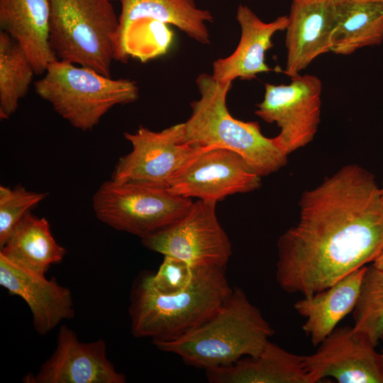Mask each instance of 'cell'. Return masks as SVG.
I'll return each instance as SVG.
<instances>
[{"mask_svg":"<svg viewBox=\"0 0 383 383\" xmlns=\"http://www.w3.org/2000/svg\"><path fill=\"white\" fill-rule=\"evenodd\" d=\"M299 218L277 241L276 279L309 296L373 262L383 250V200L374 174L348 164L303 192Z\"/></svg>","mask_w":383,"mask_h":383,"instance_id":"6da1fadb","label":"cell"},{"mask_svg":"<svg viewBox=\"0 0 383 383\" xmlns=\"http://www.w3.org/2000/svg\"><path fill=\"white\" fill-rule=\"evenodd\" d=\"M189 284L182 291L162 294L152 285V272H140L130 294L128 313L132 334L152 343L175 339L209 318L233 289L225 268L193 267Z\"/></svg>","mask_w":383,"mask_h":383,"instance_id":"7a4b0ae2","label":"cell"},{"mask_svg":"<svg viewBox=\"0 0 383 383\" xmlns=\"http://www.w3.org/2000/svg\"><path fill=\"white\" fill-rule=\"evenodd\" d=\"M274 334L260 309L240 288H234L216 311L197 327L173 340L154 342L205 370L228 366L243 357H257Z\"/></svg>","mask_w":383,"mask_h":383,"instance_id":"3957f363","label":"cell"},{"mask_svg":"<svg viewBox=\"0 0 383 383\" xmlns=\"http://www.w3.org/2000/svg\"><path fill=\"white\" fill-rule=\"evenodd\" d=\"M199 98L191 104L192 113L183 124L184 140L195 147L223 148L240 155L261 177L287 162V155L275 137L265 136L258 122L243 121L229 112L226 97L232 83H221L202 73L196 80Z\"/></svg>","mask_w":383,"mask_h":383,"instance_id":"277c9868","label":"cell"},{"mask_svg":"<svg viewBox=\"0 0 383 383\" xmlns=\"http://www.w3.org/2000/svg\"><path fill=\"white\" fill-rule=\"evenodd\" d=\"M36 94L74 128L93 129L113 106L136 101L135 82L115 79L84 66L55 60L34 84Z\"/></svg>","mask_w":383,"mask_h":383,"instance_id":"5b68a950","label":"cell"},{"mask_svg":"<svg viewBox=\"0 0 383 383\" xmlns=\"http://www.w3.org/2000/svg\"><path fill=\"white\" fill-rule=\"evenodd\" d=\"M50 43L58 60L111 77L118 28L111 0H49Z\"/></svg>","mask_w":383,"mask_h":383,"instance_id":"8992f818","label":"cell"},{"mask_svg":"<svg viewBox=\"0 0 383 383\" xmlns=\"http://www.w3.org/2000/svg\"><path fill=\"white\" fill-rule=\"evenodd\" d=\"M193 203L168 189L112 179L103 182L92 197L99 221L141 238L182 218Z\"/></svg>","mask_w":383,"mask_h":383,"instance_id":"52a82bcc","label":"cell"},{"mask_svg":"<svg viewBox=\"0 0 383 383\" xmlns=\"http://www.w3.org/2000/svg\"><path fill=\"white\" fill-rule=\"evenodd\" d=\"M132 150L118 160L111 179L169 189L174 179L198 154L210 148H198L184 140L183 124L160 131L140 126L125 133Z\"/></svg>","mask_w":383,"mask_h":383,"instance_id":"ba28073f","label":"cell"},{"mask_svg":"<svg viewBox=\"0 0 383 383\" xmlns=\"http://www.w3.org/2000/svg\"><path fill=\"white\" fill-rule=\"evenodd\" d=\"M216 202L198 200L172 224L141 238L148 249L179 258L192 267L225 268L232 255L231 240L221 226Z\"/></svg>","mask_w":383,"mask_h":383,"instance_id":"9c48e42d","label":"cell"},{"mask_svg":"<svg viewBox=\"0 0 383 383\" xmlns=\"http://www.w3.org/2000/svg\"><path fill=\"white\" fill-rule=\"evenodd\" d=\"M321 80L313 74H299L289 84L265 85L262 101L255 113L280 128L275 136L287 155L311 143L321 123Z\"/></svg>","mask_w":383,"mask_h":383,"instance_id":"30bf717a","label":"cell"},{"mask_svg":"<svg viewBox=\"0 0 383 383\" xmlns=\"http://www.w3.org/2000/svg\"><path fill=\"white\" fill-rule=\"evenodd\" d=\"M261 177L238 153L208 148L194 157L168 189L187 198L216 202L229 195L259 189Z\"/></svg>","mask_w":383,"mask_h":383,"instance_id":"8fae6325","label":"cell"},{"mask_svg":"<svg viewBox=\"0 0 383 383\" xmlns=\"http://www.w3.org/2000/svg\"><path fill=\"white\" fill-rule=\"evenodd\" d=\"M319 345L303 358L309 383L328 377L339 383H383L382 354L353 327L335 328Z\"/></svg>","mask_w":383,"mask_h":383,"instance_id":"7c38bea8","label":"cell"},{"mask_svg":"<svg viewBox=\"0 0 383 383\" xmlns=\"http://www.w3.org/2000/svg\"><path fill=\"white\" fill-rule=\"evenodd\" d=\"M26 383H125L107 356L103 339L82 342L67 326L58 331L55 349L35 374H26Z\"/></svg>","mask_w":383,"mask_h":383,"instance_id":"4fadbf2b","label":"cell"},{"mask_svg":"<svg viewBox=\"0 0 383 383\" xmlns=\"http://www.w3.org/2000/svg\"><path fill=\"white\" fill-rule=\"evenodd\" d=\"M0 285L10 295L22 298L29 307L35 331L45 335L62 321L74 316L70 289L52 277L24 267L0 253Z\"/></svg>","mask_w":383,"mask_h":383,"instance_id":"5bb4252c","label":"cell"},{"mask_svg":"<svg viewBox=\"0 0 383 383\" xmlns=\"http://www.w3.org/2000/svg\"><path fill=\"white\" fill-rule=\"evenodd\" d=\"M336 0H292L286 31L284 73L290 78L331 52Z\"/></svg>","mask_w":383,"mask_h":383,"instance_id":"9a60e30c","label":"cell"},{"mask_svg":"<svg viewBox=\"0 0 383 383\" xmlns=\"http://www.w3.org/2000/svg\"><path fill=\"white\" fill-rule=\"evenodd\" d=\"M236 19L240 28L236 48L212 65V77L221 83H232L235 79L250 80L258 74L270 72L265 62L266 52L273 47L274 35L284 31L288 24L287 15L267 23L245 4L238 6Z\"/></svg>","mask_w":383,"mask_h":383,"instance_id":"2e32d148","label":"cell"},{"mask_svg":"<svg viewBox=\"0 0 383 383\" xmlns=\"http://www.w3.org/2000/svg\"><path fill=\"white\" fill-rule=\"evenodd\" d=\"M49 0H0V28L23 49L36 74L57 60L50 43Z\"/></svg>","mask_w":383,"mask_h":383,"instance_id":"e0dca14e","label":"cell"},{"mask_svg":"<svg viewBox=\"0 0 383 383\" xmlns=\"http://www.w3.org/2000/svg\"><path fill=\"white\" fill-rule=\"evenodd\" d=\"M367 267L357 269L328 288L304 296L294 304L296 312L306 319L302 330L314 346L319 345L353 311Z\"/></svg>","mask_w":383,"mask_h":383,"instance_id":"ac0fdd59","label":"cell"},{"mask_svg":"<svg viewBox=\"0 0 383 383\" xmlns=\"http://www.w3.org/2000/svg\"><path fill=\"white\" fill-rule=\"evenodd\" d=\"M303 358L269 340L257 357L207 370L206 376L211 383H309Z\"/></svg>","mask_w":383,"mask_h":383,"instance_id":"d6986e66","label":"cell"},{"mask_svg":"<svg viewBox=\"0 0 383 383\" xmlns=\"http://www.w3.org/2000/svg\"><path fill=\"white\" fill-rule=\"evenodd\" d=\"M121 11L114 45L135 21L149 18L177 27L201 44L210 43L207 22L211 13L199 8L194 0H120Z\"/></svg>","mask_w":383,"mask_h":383,"instance_id":"ffe728a7","label":"cell"},{"mask_svg":"<svg viewBox=\"0 0 383 383\" xmlns=\"http://www.w3.org/2000/svg\"><path fill=\"white\" fill-rule=\"evenodd\" d=\"M383 43V0H336L331 52L350 55Z\"/></svg>","mask_w":383,"mask_h":383,"instance_id":"44dd1931","label":"cell"},{"mask_svg":"<svg viewBox=\"0 0 383 383\" xmlns=\"http://www.w3.org/2000/svg\"><path fill=\"white\" fill-rule=\"evenodd\" d=\"M0 253L24 267L45 274L51 265L63 260L67 251L54 238L48 221L28 212L0 248Z\"/></svg>","mask_w":383,"mask_h":383,"instance_id":"7402d4cb","label":"cell"},{"mask_svg":"<svg viewBox=\"0 0 383 383\" xmlns=\"http://www.w3.org/2000/svg\"><path fill=\"white\" fill-rule=\"evenodd\" d=\"M35 74L32 63L21 45L9 35L0 31V118L8 119L28 93Z\"/></svg>","mask_w":383,"mask_h":383,"instance_id":"603a6c76","label":"cell"},{"mask_svg":"<svg viewBox=\"0 0 383 383\" xmlns=\"http://www.w3.org/2000/svg\"><path fill=\"white\" fill-rule=\"evenodd\" d=\"M353 312L354 330L376 347L383 338V271L367 267Z\"/></svg>","mask_w":383,"mask_h":383,"instance_id":"cb8c5ba5","label":"cell"},{"mask_svg":"<svg viewBox=\"0 0 383 383\" xmlns=\"http://www.w3.org/2000/svg\"><path fill=\"white\" fill-rule=\"evenodd\" d=\"M47 195V193L29 191L21 186L13 189L0 187V248L23 218Z\"/></svg>","mask_w":383,"mask_h":383,"instance_id":"d4e9b609","label":"cell"},{"mask_svg":"<svg viewBox=\"0 0 383 383\" xmlns=\"http://www.w3.org/2000/svg\"><path fill=\"white\" fill-rule=\"evenodd\" d=\"M194 268L175 257L165 255L156 272H151L152 287L162 294H172L184 289L191 282Z\"/></svg>","mask_w":383,"mask_h":383,"instance_id":"484cf974","label":"cell"},{"mask_svg":"<svg viewBox=\"0 0 383 383\" xmlns=\"http://www.w3.org/2000/svg\"><path fill=\"white\" fill-rule=\"evenodd\" d=\"M372 265L376 269L383 271V250L377 257L373 261Z\"/></svg>","mask_w":383,"mask_h":383,"instance_id":"4316f807","label":"cell"},{"mask_svg":"<svg viewBox=\"0 0 383 383\" xmlns=\"http://www.w3.org/2000/svg\"><path fill=\"white\" fill-rule=\"evenodd\" d=\"M380 192H381L382 198L383 200V182H382V187H380Z\"/></svg>","mask_w":383,"mask_h":383,"instance_id":"83f0119b","label":"cell"},{"mask_svg":"<svg viewBox=\"0 0 383 383\" xmlns=\"http://www.w3.org/2000/svg\"><path fill=\"white\" fill-rule=\"evenodd\" d=\"M382 366H383V353L382 354Z\"/></svg>","mask_w":383,"mask_h":383,"instance_id":"f1b7e54d","label":"cell"},{"mask_svg":"<svg viewBox=\"0 0 383 383\" xmlns=\"http://www.w3.org/2000/svg\"><path fill=\"white\" fill-rule=\"evenodd\" d=\"M111 1H113V0H111ZM120 1V0H119Z\"/></svg>","mask_w":383,"mask_h":383,"instance_id":"f546056e","label":"cell"}]
</instances>
